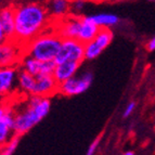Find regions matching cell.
Returning <instances> with one entry per match:
<instances>
[{
	"label": "cell",
	"mask_w": 155,
	"mask_h": 155,
	"mask_svg": "<svg viewBox=\"0 0 155 155\" xmlns=\"http://www.w3.org/2000/svg\"><path fill=\"white\" fill-rule=\"evenodd\" d=\"M59 90V83L52 74H47V75H39L36 76V83H35V88L31 96H40V97H49L51 98L58 93Z\"/></svg>",
	"instance_id": "cell-11"
},
{
	"label": "cell",
	"mask_w": 155,
	"mask_h": 155,
	"mask_svg": "<svg viewBox=\"0 0 155 155\" xmlns=\"http://www.w3.org/2000/svg\"><path fill=\"white\" fill-rule=\"evenodd\" d=\"M0 150H1V145H0Z\"/></svg>",
	"instance_id": "cell-30"
},
{
	"label": "cell",
	"mask_w": 155,
	"mask_h": 155,
	"mask_svg": "<svg viewBox=\"0 0 155 155\" xmlns=\"http://www.w3.org/2000/svg\"><path fill=\"white\" fill-rule=\"evenodd\" d=\"M20 139H21V136L14 134L8 142H5L3 145H1L0 155H12L13 153H15V151L18 147V144H20Z\"/></svg>",
	"instance_id": "cell-19"
},
{
	"label": "cell",
	"mask_w": 155,
	"mask_h": 155,
	"mask_svg": "<svg viewBox=\"0 0 155 155\" xmlns=\"http://www.w3.org/2000/svg\"><path fill=\"white\" fill-rule=\"evenodd\" d=\"M55 62L54 61H40L38 59L31 57L28 54H24L22 58L21 62L18 64V68L28 72L29 74L34 76L39 75H47L52 74L54 70Z\"/></svg>",
	"instance_id": "cell-9"
},
{
	"label": "cell",
	"mask_w": 155,
	"mask_h": 155,
	"mask_svg": "<svg viewBox=\"0 0 155 155\" xmlns=\"http://www.w3.org/2000/svg\"><path fill=\"white\" fill-rule=\"evenodd\" d=\"M99 144H100V138H98V139H96L94 141H92V143L89 145L88 150H87V154L88 155L94 154V153L97 152V150H98Z\"/></svg>",
	"instance_id": "cell-22"
},
{
	"label": "cell",
	"mask_w": 155,
	"mask_h": 155,
	"mask_svg": "<svg viewBox=\"0 0 155 155\" xmlns=\"http://www.w3.org/2000/svg\"><path fill=\"white\" fill-rule=\"evenodd\" d=\"M8 106H9V104L5 103V101L0 104V120H1V119H2V117L5 116V112H7V110H8Z\"/></svg>",
	"instance_id": "cell-23"
},
{
	"label": "cell",
	"mask_w": 155,
	"mask_h": 155,
	"mask_svg": "<svg viewBox=\"0 0 155 155\" xmlns=\"http://www.w3.org/2000/svg\"><path fill=\"white\" fill-rule=\"evenodd\" d=\"M0 23L8 39H13L15 31V14L14 5L0 7Z\"/></svg>",
	"instance_id": "cell-13"
},
{
	"label": "cell",
	"mask_w": 155,
	"mask_h": 155,
	"mask_svg": "<svg viewBox=\"0 0 155 155\" xmlns=\"http://www.w3.org/2000/svg\"><path fill=\"white\" fill-rule=\"evenodd\" d=\"M99 29H100V27L93 23L89 16L83 15V21H81V25H80L77 39L81 42H84V44H87V42L92 40L97 36Z\"/></svg>",
	"instance_id": "cell-16"
},
{
	"label": "cell",
	"mask_w": 155,
	"mask_h": 155,
	"mask_svg": "<svg viewBox=\"0 0 155 155\" xmlns=\"http://www.w3.org/2000/svg\"><path fill=\"white\" fill-rule=\"evenodd\" d=\"M93 80V74L90 71L81 73L80 75L76 74L70 79L59 84L58 93L64 97H75L86 92L91 86Z\"/></svg>",
	"instance_id": "cell-4"
},
{
	"label": "cell",
	"mask_w": 155,
	"mask_h": 155,
	"mask_svg": "<svg viewBox=\"0 0 155 155\" xmlns=\"http://www.w3.org/2000/svg\"><path fill=\"white\" fill-rule=\"evenodd\" d=\"M81 64L83 63L77 62V61H64V62L55 63L52 75L58 83L61 84L65 80L72 78L73 76H75L77 72H79Z\"/></svg>",
	"instance_id": "cell-12"
},
{
	"label": "cell",
	"mask_w": 155,
	"mask_h": 155,
	"mask_svg": "<svg viewBox=\"0 0 155 155\" xmlns=\"http://www.w3.org/2000/svg\"><path fill=\"white\" fill-rule=\"evenodd\" d=\"M62 39L54 27L51 25L49 28H47L36 37H34L31 41L24 45L25 54L45 62L54 61L62 44Z\"/></svg>",
	"instance_id": "cell-3"
},
{
	"label": "cell",
	"mask_w": 155,
	"mask_h": 155,
	"mask_svg": "<svg viewBox=\"0 0 155 155\" xmlns=\"http://www.w3.org/2000/svg\"><path fill=\"white\" fill-rule=\"evenodd\" d=\"M124 154L125 155H134V152H132V151H127V152H125Z\"/></svg>",
	"instance_id": "cell-27"
},
{
	"label": "cell",
	"mask_w": 155,
	"mask_h": 155,
	"mask_svg": "<svg viewBox=\"0 0 155 155\" xmlns=\"http://www.w3.org/2000/svg\"><path fill=\"white\" fill-rule=\"evenodd\" d=\"M104 1H107V2H123L126 0H104Z\"/></svg>",
	"instance_id": "cell-26"
},
{
	"label": "cell",
	"mask_w": 155,
	"mask_h": 155,
	"mask_svg": "<svg viewBox=\"0 0 155 155\" xmlns=\"http://www.w3.org/2000/svg\"><path fill=\"white\" fill-rule=\"evenodd\" d=\"M72 0H45V5L52 20H60L71 14Z\"/></svg>",
	"instance_id": "cell-15"
},
{
	"label": "cell",
	"mask_w": 155,
	"mask_h": 155,
	"mask_svg": "<svg viewBox=\"0 0 155 155\" xmlns=\"http://www.w3.org/2000/svg\"><path fill=\"white\" fill-rule=\"evenodd\" d=\"M88 3V0H72L71 1V13L74 15H83L84 10Z\"/></svg>",
	"instance_id": "cell-20"
},
{
	"label": "cell",
	"mask_w": 155,
	"mask_h": 155,
	"mask_svg": "<svg viewBox=\"0 0 155 155\" xmlns=\"http://www.w3.org/2000/svg\"><path fill=\"white\" fill-rule=\"evenodd\" d=\"M134 109H136V103H134V102H129V103H128V104L126 105V107H125L124 114H123V116H124L125 118H127V117H129L130 115H131V114L134 113Z\"/></svg>",
	"instance_id": "cell-21"
},
{
	"label": "cell",
	"mask_w": 155,
	"mask_h": 155,
	"mask_svg": "<svg viewBox=\"0 0 155 155\" xmlns=\"http://www.w3.org/2000/svg\"><path fill=\"white\" fill-rule=\"evenodd\" d=\"M50 109L49 97L28 96L23 107L14 109V134L21 137L27 134L49 114Z\"/></svg>",
	"instance_id": "cell-2"
},
{
	"label": "cell",
	"mask_w": 155,
	"mask_h": 155,
	"mask_svg": "<svg viewBox=\"0 0 155 155\" xmlns=\"http://www.w3.org/2000/svg\"><path fill=\"white\" fill-rule=\"evenodd\" d=\"M14 134V107L9 105L5 116L0 120V145L8 142Z\"/></svg>",
	"instance_id": "cell-14"
},
{
	"label": "cell",
	"mask_w": 155,
	"mask_h": 155,
	"mask_svg": "<svg viewBox=\"0 0 155 155\" xmlns=\"http://www.w3.org/2000/svg\"><path fill=\"white\" fill-rule=\"evenodd\" d=\"M150 1H153V2H155V0H150Z\"/></svg>",
	"instance_id": "cell-29"
},
{
	"label": "cell",
	"mask_w": 155,
	"mask_h": 155,
	"mask_svg": "<svg viewBox=\"0 0 155 155\" xmlns=\"http://www.w3.org/2000/svg\"><path fill=\"white\" fill-rule=\"evenodd\" d=\"M89 18L100 28H111L113 26H116L120 21L116 14L111 13H99L94 15H89Z\"/></svg>",
	"instance_id": "cell-18"
},
{
	"label": "cell",
	"mask_w": 155,
	"mask_h": 155,
	"mask_svg": "<svg viewBox=\"0 0 155 155\" xmlns=\"http://www.w3.org/2000/svg\"><path fill=\"white\" fill-rule=\"evenodd\" d=\"M7 39H8V38H7V36H5L2 26H1V23H0V44H2L5 40H7Z\"/></svg>",
	"instance_id": "cell-25"
},
{
	"label": "cell",
	"mask_w": 155,
	"mask_h": 155,
	"mask_svg": "<svg viewBox=\"0 0 155 155\" xmlns=\"http://www.w3.org/2000/svg\"><path fill=\"white\" fill-rule=\"evenodd\" d=\"M36 83V76L31 75L28 72L18 68V88L25 96H31L35 88Z\"/></svg>",
	"instance_id": "cell-17"
},
{
	"label": "cell",
	"mask_w": 155,
	"mask_h": 155,
	"mask_svg": "<svg viewBox=\"0 0 155 155\" xmlns=\"http://www.w3.org/2000/svg\"><path fill=\"white\" fill-rule=\"evenodd\" d=\"M64 61L83 63L85 61V44L75 38H63L54 62L60 63Z\"/></svg>",
	"instance_id": "cell-5"
},
{
	"label": "cell",
	"mask_w": 155,
	"mask_h": 155,
	"mask_svg": "<svg viewBox=\"0 0 155 155\" xmlns=\"http://www.w3.org/2000/svg\"><path fill=\"white\" fill-rule=\"evenodd\" d=\"M16 41L25 45L34 37L49 28L52 20L42 0H23L14 5Z\"/></svg>",
	"instance_id": "cell-1"
},
{
	"label": "cell",
	"mask_w": 155,
	"mask_h": 155,
	"mask_svg": "<svg viewBox=\"0 0 155 155\" xmlns=\"http://www.w3.org/2000/svg\"><path fill=\"white\" fill-rule=\"evenodd\" d=\"M147 49L149 51H154L155 50V36H153L152 38L149 40V42L147 44Z\"/></svg>",
	"instance_id": "cell-24"
},
{
	"label": "cell",
	"mask_w": 155,
	"mask_h": 155,
	"mask_svg": "<svg viewBox=\"0 0 155 155\" xmlns=\"http://www.w3.org/2000/svg\"><path fill=\"white\" fill-rule=\"evenodd\" d=\"M18 66H0V93L8 98L18 86Z\"/></svg>",
	"instance_id": "cell-10"
},
{
	"label": "cell",
	"mask_w": 155,
	"mask_h": 155,
	"mask_svg": "<svg viewBox=\"0 0 155 155\" xmlns=\"http://www.w3.org/2000/svg\"><path fill=\"white\" fill-rule=\"evenodd\" d=\"M83 21V15H74L68 14L67 16L60 20H53L52 26L54 27L57 33L62 38H75L77 39L80 25Z\"/></svg>",
	"instance_id": "cell-8"
},
{
	"label": "cell",
	"mask_w": 155,
	"mask_h": 155,
	"mask_svg": "<svg viewBox=\"0 0 155 155\" xmlns=\"http://www.w3.org/2000/svg\"><path fill=\"white\" fill-rule=\"evenodd\" d=\"M3 101H5V97H3L2 94H1V93H0V104L2 103Z\"/></svg>",
	"instance_id": "cell-28"
},
{
	"label": "cell",
	"mask_w": 155,
	"mask_h": 155,
	"mask_svg": "<svg viewBox=\"0 0 155 155\" xmlns=\"http://www.w3.org/2000/svg\"><path fill=\"white\" fill-rule=\"evenodd\" d=\"M24 54L23 45L15 39H7L0 44V66H18Z\"/></svg>",
	"instance_id": "cell-6"
},
{
	"label": "cell",
	"mask_w": 155,
	"mask_h": 155,
	"mask_svg": "<svg viewBox=\"0 0 155 155\" xmlns=\"http://www.w3.org/2000/svg\"><path fill=\"white\" fill-rule=\"evenodd\" d=\"M113 40V31L111 28H100L97 36L85 44V60L92 61L97 59Z\"/></svg>",
	"instance_id": "cell-7"
}]
</instances>
